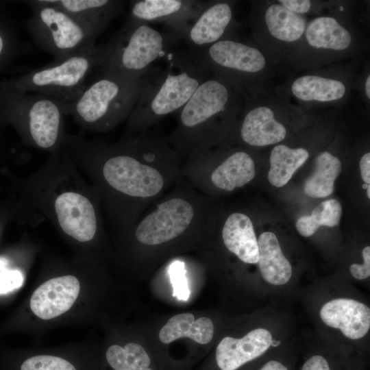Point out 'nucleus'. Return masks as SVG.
<instances>
[{"label": "nucleus", "mask_w": 370, "mask_h": 370, "mask_svg": "<svg viewBox=\"0 0 370 370\" xmlns=\"http://www.w3.org/2000/svg\"><path fill=\"white\" fill-rule=\"evenodd\" d=\"M60 148L97 189L106 223L120 232L182 177V160L166 136L150 129L115 142L65 133Z\"/></svg>", "instance_id": "obj_1"}, {"label": "nucleus", "mask_w": 370, "mask_h": 370, "mask_svg": "<svg viewBox=\"0 0 370 370\" xmlns=\"http://www.w3.org/2000/svg\"><path fill=\"white\" fill-rule=\"evenodd\" d=\"M22 190L29 224L47 220L79 244L91 243L103 234L100 195L61 148L23 180Z\"/></svg>", "instance_id": "obj_2"}, {"label": "nucleus", "mask_w": 370, "mask_h": 370, "mask_svg": "<svg viewBox=\"0 0 370 370\" xmlns=\"http://www.w3.org/2000/svg\"><path fill=\"white\" fill-rule=\"evenodd\" d=\"M148 209L136 223L121 231L140 247H164L203 237L215 223L211 199L182 177Z\"/></svg>", "instance_id": "obj_3"}, {"label": "nucleus", "mask_w": 370, "mask_h": 370, "mask_svg": "<svg viewBox=\"0 0 370 370\" xmlns=\"http://www.w3.org/2000/svg\"><path fill=\"white\" fill-rule=\"evenodd\" d=\"M241 95L219 78L206 79L176 114L167 141L183 161L211 149L231 131L241 109Z\"/></svg>", "instance_id": "obj_4"}, {"label": "nucleus", "mask_w": 370, "mask_h": 370, "mask_svg": "<svg viewBox=\"0 0 370 370\" xmlns=\"http://www.w3.org/2000/svg\"><path fill=\"white\" fill-rule=\"evenodd\" d=\"M168 65L156 73L151 71L140 96L126 120L125 134L138 133L176 114L206 79L207 73L187 56L169 53Z\"/></svg>", "instance_id": "obj_5"}, {"label": "nucleus", "mask_w": 370, "mask_h": 370, "mask_svg": "<svg viewBox=\"0 0 370 370\" xmlns=\"http://www.w3.org/2000/svg\"><path fill=\"white\" fill-rule=\"evenodd\" d=\"M151 71L139 78H123L104 73L86 85L70 103H60L84 131L107 132L126 121L147 82Z\"/></svg>", "instance_id": "obj_6"}, {"label": "nucleus", "mask_w": 370, "mask_h": 370, "mask_svg": "<svg viewBox=\"0 0 370 370\" xmlns=\"http://www.w3.org/2000/svg\"><path fill=\"white\" fill-rule=\"evenodd\" d=\"M180 38L172 32L162 33L149 23L130 18L108 40L110 51L100 73L123 78H139L151 71V65L169 54L170 45Z\"/></svg>", "instance_id": "obj_7"}, {"label": "nucleus", "mask_w": 370, "mask_h": 370, "mask_svg": "<svg viewBox=\"0 0 370 370\" xmlns=\"http://www.w3.org/2000/svg\"><path fill=\"white\" fill-rule=\"evenodd\" d=\"M110 51L108 41L60 61L35 69L16 79L15 89L40 93L60 103H70L86 86L91 72L101 67Z\"/></svg>", "instance_id": "obj_8"}, {"label": "nucleus", "mask_w": 370, "mask_h": 370, "mask_svg": "<svg viewBox=\"0 0 370 370\" xmlns=\"http://www.w3.org/2000/svg\"><path fill=\"white\" fill-rule=\"evenodd\" d=\"M32 14L25 26L34 43L60 61L96 45L98 36L51 0L27 1Z\"/></svg>", "instance_id": "obj_9"}, {"label": "nucleus", "mask_w": 370, "mask_h": 370, "mask_svg": "<svg viewBox=\"0 0 370 370\" xmlns=\"http://www.w3.org/2000/svg\"><path fill=\"white\" fill-rule=\"evenodd\" d=\"M182 163V177L210 198L216 191L232 192L251 182L256 174L252 157L243 150L223 156L211 149L190 156Z\"/></svg>", "instance_id": "obj_10"}, {"label": "nucleus", "mask_w": 370, "mask_h": 370, "mask_svg": "<svg viewBox=\"0 0 370 370\" xmlns=\"http://www.w3.org/2000/svg\"><path fill=\"white\" fill-rule=\"evenodd\" d=\"M16 90L12 114L25 143L49 153L59 149L66 133L60 103L40 93Z\"/></svg>", "instance_id": "obj_11"}, {"label": "nucleus", "mask_w": 370, "mask_h": 370, "mask_svg": "<svg viewBox=\"0 0 370 370\" xmlns=\"http://www.w3.org/2000/svg\"><path fill=\"white\" fill-rule=\"evenodd\" d=\"M186 54L195 64L214 73L240 95L251 77L266 65L265 58L258 49L227 38L204 49H189Z\"/></svg>", "instance_id": "obj_12"}, {"label": "nucleus", "mask_w": 370, "mask_h": 370, "mask_svg": "<svg viewBox=\"0 0 370 370\" xmlns=\"http://www.w3.org/2000/svg\"><path fill=\"white\" fill-rule=\"evenodd\" d=\"M210 1L193 0H136L131 1L129 17L167 25L183 38L191 23Z\"/></svg>", "instance_id": "obj_13"}, {"label": "nucleus", "mask_w": 370, "mask_h": 370, "mask_svg": "<svg viewBox=\"0 0 370 370\" xmlns=\"http://www.w3.org/2000/svg\"><path fill=\"white\" fill-rule=\"evenodd\" d=\"M79 290V282L74 275L51 278L34 291L30 299V308L41 319H53L71 308Z\"/></svg>", "instance_id": "obj_14"}, {"label": "nucleus", "mask_w": 370, "mask_h": 370, "mask_svg": "<svg viewBox=\"0 0 370 370\" xmlns=\"http://www.w3.org/2000/svg\"><path fill=\"white\" fill-rule=\"evenodd\" d=\"M233 19L232 7L227 1H210L191 23L184 39L190 49L197 50L225 38Z\"/></svg>", "instance_id": "obj_15"}, {"label": "nucleus", "mask_w": 370, "mask_h": 370, "mask_svg": "<svg viewBox=\"0 0 370 370\" xmlns=\"http://www.w3.org/2000/svg\"><path fill=\"white\" fill-rule=\"evenodd\" d=\"M320 317L325 324L339 329L350 339L362 338L370 327L369 308L352 299L338 298L325 303Z\"/></svg>", "instance_id": "obj_16"}, {"label": "nucleus", "mask_w": 370, "mask_h": 370, "mask_svg": "<svg viewBox=\"0 0 370 370\" xmlns=\"http://www.w3.org/2000/svg\"><path fill=\"white\" fill-rule=\"evenodd\" d=\"M272 336L264 328H256L241 338L225 337L217 345L216 360L221 370H236L263 354L271 346Z\"/></svg>", "instance_id": "obj_17"}, {"label": "nucleus", "mask_w": 370, "mask_h": 370, "mask_svg": "<svg viewBox=\"0 0 370 370\" xmlns=\"http://www.w3.org/2000/svg\"><path fill=\"white\" fill-rule=\"evenodd\" d=\"M242 118L238 133L241 140L250 146L274 145L286 135L284 125L275 119L274 111L265 105H249Z\"/></svg>", "instance_id": "obj_18"}, {"label": "nucleus", "mask_w": 370, "mask_h": 370, "mask_svg": "<svg viewBox=\"0 0 370 370\" xmlns=\"http://www.w3.org/2000/svg\"><path fill=\"white\" fill-rule=\"evenodd\" d=\"M98 36L122 11L124 2L117 0H51Z\"/></svg>", "instance_id": "obj_19"}, {"label": "nucleus", "mask_w": 370, "mask_h": 370, "mask_svg": "<svg viewBox=\"0 0 370 370\" xmlns=\"http://www.w3.org/2000/svg\"><path fill=\"white\" fill-rule=\"evenodd\" d=\"M221 236L225 247L242 262L258 263V239L249 216L241 212L229 214L223 222Z\"/></svg>", "instance_id": "obj_20"}, {"label": "nucleus", "mask_w": 370, "mask_h": 370, "mask_svg": "<svg viewBox=\"0 0 370 370\" xmlns=\"http://www.w3.org/2000/svg\"><path fill=\"white\" fill-rule=\"evenodd\" d=\"M258 245V263L263 279L273 285L287 283L292 275V267L283 254L275 234L271 232L261 234Z\"/></svg>", "instance_id": "obj_21"}, {"label": "nucleus", "mask_w": 370, "mask_h": 370, "mask_svg": "<svg viewBox=\"0 0 370 370\" xmlns=\"http://www.w3.org/2000/svg\"><path fill=\"white\" fill-rule=\"evenodd\" d=\"M305 38L313 48L334 51L347 49L352 41L350 32L331 16L311 21L306 27Z\"/></svg>", "instance_id": "obj_22"}, {"label": "nucleus", "mask_w": 370, "mask_h": 370, "mask_svg": "<svg viewBox=\"0 0 370 370\" xmlns=\"http://www.w3.org/2000/svg\"><path fill=\"white\" fill-rule=\"evenodd\" d=\"M214 325L208 317L195 320L191 313H182L172 317L161 328L159 338L163 343H169L182 337H188L199 344H207L212 338Z\"/></svg>", "instance_id": "obj_23"}, {"label": "nucleus", "mask_w": 370, "mask_h": 370, "mask_svg": "<svg viewBox=\"0 0 370 370\" xmlns=\"http://www.w3.org/2000/svg\"><path fill=\"white\" fill-rule=\"evenodd\" d=\"M291 89L295 97L304 101H338L346 92V86L341 81L312 75L297 78L293 82Z\"/></svg>", "instance_id": "obj_24"}, {"label": "nucleus", "mask_w": 370, "mask_h": 370, "mask_svg": "<svg viewBox=\"0 0 370 370\" xmlns=\"http://www.w3.org/2000/svg\"><path fill=\"white\" fill-rule=\"evenodd\" d=\"M264 20L270 34L278 40L293 42L298 40L306 27V19L294 13L280 3L269 5L265 12Z\"/></svg>", "instance_id": "obj_25"}, {"label": "nucleus", "mask_w": 370, "mask_h": 370, "mask_svg": "<svg viewBox=\"0 0 370 370\" xmlns=\"http://www.w3.org/2000/svg\"><path fill=\"white\" fill-rule=\"evenodd\" d=\"M306 149H292L284 145L273 147L270 155L269 182L275 187H282L291 180L296 170L308 158Z\"/></svg>", "instance_id": "obj_26"}, {"label": "nucleus", "mask_w": 370, "mask_h": 370, "mask_svg": "<svg viewBox=\"0 0 370 370\" xmlns=\"http://www.w3.org/2000/svg\"><path fill=\"white\" fill-rule=\"evenodd\" d=\"M341 171V162L328 151L320 153L315 160L314 173L304 186L305 193L311 197L322 198L334 191L335 180Z\"/></svg>", "instance_id": "obj_27"}, {"label": "nucleus", "mask_w": 370, "mask_h": 370, "mask_svg": "<svg viewBox=\"0 0 370 370\" xmlns=\"http://www.w3.org/2000/svg\"><path fill=\"white\" fill-rule=\"evenodd\" d=\"M341 212V206L337 200H326L314 208L310 215L299 217L295 224L296 228L301 236L309 237L313 235L320 226L337 225Z\"/></svg>", "instance_id": "obj_28"}, {"label": "nucleus", "mask_w": 370, "mask_h": 370, "mask_svg": "<svg viewBox=\"0 0 370 370\" xmlns=\"http://www.w3.org/2000/svg\"><path fill=\"white\" fill-rule=\"evenodd\" d=\"M106 359L114 370H152L149 368L150 358L139 344L131 343L122 347L110 346L106 352Z\"/></svg>", "instance_id": "obj_29"}, {"label": "nucleus", "mask_w": 370, "mask_h": 370, "mask_svg": "<svg viewBox=\"0 0 370 370\" xmlns=\"http://www.w3.org/2000/svg\"><path fill=\"white\" fill-rule=\"evenodd\" d=\"M21 370H77L69 361L54 356H32L21 365Z\"/></svg>", "instance_id": "obj_30"}, {"label": "nucleus", "mask_w": 370, "mask_h": 370, "mask_svg": "<svg viewBox=\"0 0 370 370\" xmlns=\"http://www.w3.org/2000/svg\"><path fill=\"white\" fill-rule=\"evenodd\" d=\"M168 273L173 288V296L179 300H188L190 290L186 277V269L184 262L182 260L172 262L169 266Z\"/></svg>", "instance_id": "obj_31"}, {"label": "nucleus", "mask_w": 370, "mask_h": 370, "mask_svg": "<svg viewBox=\"0 0 370 370\" xmlns=\"http://www.w3.org/2000/svg\"><path fill=\"white\" fill-rule=\"evenodd\" d=\"M23 281V275L21 271L10 269L8 259L0 257V294H5L20 288Z\"/></svg>", "instance_id": "obj_32"}, {"label": "nucleus", "mask_w": 370, "mask_h": 370, "mask_svg": "<svg viewBox=\"0 0 370 370\" xmlns=\"http://www.w3.org/2000/svg\"><path fill=\"white\" fill-rule=\"evenodd\" d=\"M362 255L364 260L362 264H352L350 266V272L352 275L358 280H364L370 275V247H365Z\"/></svg>", "instance_id": "obj_33"}, {"label": "nucleus", "mask_w": 370, "mask_h": 370, "mask_svg": "<svg viewBox=\"0 0 370 370\" xmlns=\"http://www.w3.org/2000/svg\"><path fill=\"white\" fill-rule=\"evenodd\" d=\"M279 3L288 10L301 15L308 12L311 8V1L308 0H280Z\"/></svg>", "instance_id": "obj_34"}, {"label": "nucleus", "mask_w": 370, "mask_h": 370, "mask_svg": "<svg viewBox=\"0 0 370 370\" xmlns=\"http://www.w3.org/2000/svg\"><path fill=\"white\" fill-rule=\"evenodd\" d=\"M301 370H330L327 360L321 356L310 358L303 365Z\"/></svg>", "instance_id": "obj_35"}, {"label": "nucleus", "mask_w": 370, "mask_h": 370, "mask_svg": "<svg viewBox=\"0 0 370 370\" xmlns=\"http://www.w3.org/2000/svg\"><path fill=\"white\" fill-rule=\"evenodd\" d=\"M361 177L363 181L369 184L370 183V153L363 155L360 161Z\"/></svg>", "instance_id": "obj_36"}, {"label": "nucleus", "mask_w": 370, "mask_h": 370, "mask_svg": "<svg viewBox=\"0 0 370 370\" xmlns=\"http://www.w3.org/2000/svg\"><path fill=\"white\" fill-rule=\"evenodd\" d=\"M260 370H288V369L278 361L271 360L265 363Z\"/></svg>", "instance_id": "obj_37"}, {"label": "nucleus", "mask_w": 370, "mask_h": 370, "mask_svg": "<svg viewBox=\"0 0 370 370\" xmlns=\"http://www.w3.org/2000/svg\"><path fill=\"white\" fill-rule=\"evenodd\" d=\"M365 94L368 99H370V75H369L365 81Z\"/></svg>", "instance_id": "obj_38"}, {"label": "nucleus", "mask_w": 370, "mask_h": 370, "mask_svg": "<svg viewBox=\"0 0 370 370\" xmlns=\"http://www.w3.org/2000/svg\"><path fill=\"white\" fill-rule=\"evenodd\" d=\"M5 47V40L3 36L0 34V56L3 53Z\"/></svg>", "instance_id": "obj_39"}, {"label": "nucleus", "mask_w": 370, "mask_h": 370, "mask_svg": "<svg viewBox=\"0 0 370 370\" xmlns=\"http://www.w3.org/2000/svg\"><path fill=\"white\" fill-rule=\"evenodd\" d=\"M280 344V341H275V340H272L271 343V345L273 347H278Z\"/></svg>", "instance_id": "obj_40"}, {"label": "nucleus", "mask_w": 370, "mask_h": 370, "mask_svg": "<svg viewBox=\"0 0 370 370\" xmlns=\"http://www.w3.org/2000/svg\"><path fill=\"white\" fill-rule=\"evenodd\" d=\"M367 195L369 199H370V186L367 188Z\"/></svg>", "instance_id": "obj_41"}, {"label": "nucleus", "mask_w": 370, "mask_h": 370, "mask_svg": "<svg viewBox=\"0 0 370 370\" xmlns=\"http://www.w3.org/2000/svg\"><path fill=\"white\" fill-rule=\"evenodd\" d=\"M369 184L365 183V184H362V188L367 190V188L369 187Z\"/></svg>", "instance_id": "obj_42"}]
</instances>
